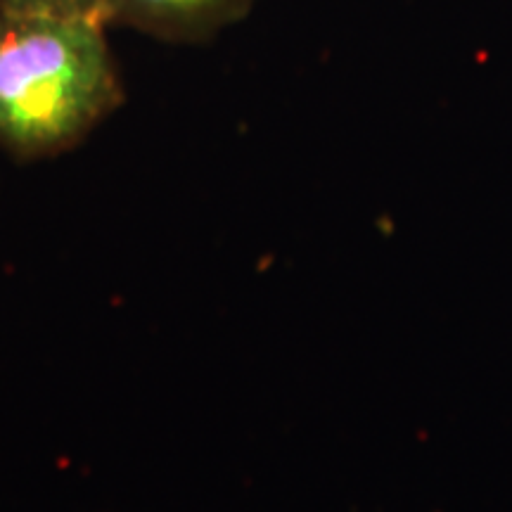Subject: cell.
<instances>
[{
  "label": "cell",
  "mask_w": 512,
  "mask_h": 512,
  "mask_svg": "<svg viewBox=\"0 0 512 512\" xmlns=\"http://www.w3.org/2000/svg\"><path fill=\"white\" fill-rule=\"evenodd\" d=\"M0 10L17 12H57V15H86L107 19L105 0H0Z\"/></svg>",
  "instance_id": "3"
},
{
  "label": "cell",
  "mask_w": 512,
  "mask_h": 512,
  "mask_svg": "<svg viewBox=\"0 0 512 512\" xmlns=\"http://www.w3.org/2000/svg\"><path fill=\"white\" fill-rule=\"evenodd\" d=\"M247 0H105L107 19L166 36H192L238 17Z\"/></svg>",
  "instance_id": "2"
},
{
  "label": "cell",
  "mask_w": 512,
  "mask_h": 512,
  "mask_svg": "<svg viewBox=\"0 0 512 512\" xmlns=\"http://www.w3.org/2000/svg\"><path fill=\"white\" fill-rule=\"evenodd\" d=\"M105 22L0 10V147L17 159L79 143L121 102Z\"/></svg>",
  "instance_id": "1"
}]
</instances>
